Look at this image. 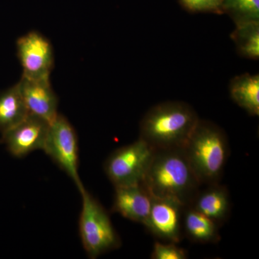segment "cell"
<instances>
[{
	"instance_id": "obj_3",
	"label": "cell",
	"mask_w": 259,
	"mask_h": 259,
	"mask_svg": "<svg viewBox=\"0 0 259 259\" xmlns=\"http://www.w3.org/2000/svg\"><path fill=\"white\" fill-rule=\"evenodd\" d=\"M182 149L201 185L221 182L230 155L228 136L221 127L199 119Z\"/></svg>"
},
{
	"instance_id": "obj_18",
	"label": "cell",
	"mask_w": 259,
	"mask_h": 259,
	"mask_svg": "<svg viewBox=\"0 0 259 259\" xmlns=\"http://www.w3.org/2000/svg\"><path fill=\"white\" fill-rule=\"evenodd\" d=\"M152 259H187L188 258V252L185 248H181L176 243L166 242L161 243L156 241L153 244Z\"/></svg>"
},
{
	"instance_id": "obj_11",
	"label": "cell",
	"mask_w": 259,
	"mask_h": 259,
	"mask_svg": "<svg viewBox=\"0 0 259 259\" xmlns=\"http://www.w3.org/2000/svg\"><path fill=\"white\" fill-rule=\"evenodd\" d=\"M151 206V194L142 184L115 187L112 212L144 226Z\"/></svg>"
},
{
	"instance_id": "obj_16",
	"label": "cell",
	"mask_w": 259,
	"mask_h": 259,
	"mask_svg": "<svg viewBox=\"0 0 259 259\" xmlns=\"http://www.w3.org/2000/svg\"><path fill=\"white\" fill-rule=\"evenodd\" d=\"M231 37L238 54L245 59H259V22L236 25Z\"/></svg>"
},
{
	"instance_id": "obj_1",
	"label": "cell",
	"mask_w": 259,
	"mask_h": 259,
	"mask_svg": "<svg viewBox=\"0 0 259 259\" xmlns=\"http://www.w3.org/2000/svg\"><path fill=\"white\" fill-rule=\"evenodd\" d=\"M142 185L151 197L190 205L201 185L182 148L155 150Z\"/></svg>"
},
{
	"instance_id": "obj_10",
	"label": "cell",
	"mask_w": 259,
	"mask_h": 259,
	"mask_svg": "<svg viewBox=\"0 0 259 259\" xmlns=\"http://www.w3.org/2000/svg\"><path fill=\"white\" fill-rule=\"evenodd\" d=\"M18 84L29 114L49 123L53 122L59 115V100L51 87L50 79H32L22 76Z\"/></svg>"
},
{
	"instance_id": "obj_17",
	"label": "cell",
	"mask_w": 259,
	"mask_h": 259,
	"mask_svg": "<svg viewBox=\"0 0 259 259\" xmlns=\"http://www.w3.org/2000/svg\"><path fill=\"white\" fill-rule=\"evenodd\" d=\"M222 10L236 25L259 22V0H223Z\"/></svg>"
},
{
	"instance_id": "obj_9",
	"label": "cell",
	"mask_w": 259,
	"mask_h": 259,
	"mask_svg": "<svg viewBox=\"0 0 259 259\" xmlns=\"http://www.w3.org/2000/svg\"><path fill=\"white\" fill-rule=\"evenodd\" d=\"M50 123L29 114L13 128L2 134V143L12 156L23 158L36 150H44Z\"/></svg>"
},
{
	"instance_id": "obj_8",
	"label": "cell",
	"mask_w": 259,
	"mask_h": 259,
	"mask_svg": "<svg viewBox=\"0 0 259 259\" xmlns=\"http://www.w3.org/2000/svg\"><path fill=\"white\" fill-rule=\"evenodd\" d=\"M185 207L174 199L151 197V209L144 226L161 241L180 243L184 238L182 221Z\"/></svg>"
},
{
	"instance_id": "obj_2",
	"label": "cell",
	"mask_w": 259,
	"mask_h": 259,
	"mask_svg": "<svg viewBox=\"0 0 259 259\" xmlns=\"http://www.w3.org/2000/svg\"><path fill=\"white\" fill-rule=\"evenodd\" d=\"M199 120L197 112L182 101L151 107L140 122V139L155 150L182 148Z\"/></svg>"
},
{
	"instance_id": "obj_5",
	"label": "cell",
	"mask_w": 259,
	"mask_h": 259,
	"mask_svg": "<svg viewBox=\"0 0 259 259\" xmlns=\"http://www.w3.org/2000/svg\"><path fill=\"white\" fill-rule=\"evenodd\" d=\"M155 149L140 139L115 150L104 163V170L114 187L142 184Z\"/></svg>"
},
{
	"instance_id": "obj_15",
	"label": "cell",
	"mask_w": 259,
	"mask_h": 259,
	"mask_svg": "<svg viewBox=\"0 0 259 259\" xmlns=\"http://www.w3.org/2000/svg\"><path fill=\"white\" fill-rule=\"evenodd\" d=\"M29 115L18 83L0 93V133L13 128Z\"/></svg>"
},
{
	"instance_id": "obj_7",
	"label": "cell",
	"mask_w": 259,
	"mask_h": 259,
	"mask_svg": "<svg viewBox=\"0 0 259 259\" xmlns=\"http://www.w3.org/2000/svg\"><path fill=\"white\" fill-rule=\"evenodd\" d=\"M17 54L24 77L50 79L54 67V49L49 39L40 32H29L17 40Z\"/></svg>"
},
{
	"instance_id": "obj_6",
	"label": "cell",
	"mask_w": 259,
	"mask_h": 259,
	"mask_svg": "<svg viewBox=\"0 0 259 259\" xmlns=\"http://www.w3.org/2000/svg\"><path fill=\"white\" fill-rule=\"evenodd\" d=\"M48 156L74 182L81 192L84 190L79 175V146L76 131L61 115L49 125L44 150Z\"/></svg>"
},
{
	"instance_id": "obj_14",
	"label": "cell",
	"mask_w": 259,
	"mask_h": 259,
	"mask_svg": "<svg viewBox=\"0 0 259 259\" xmlns=\"http://www.w3.org/2000/svg\"><path fill=\"white\" fill-rule=\"evenodd\" d=\"M233 101L248 115H259V75L243 74L235 76L229 83Z\"/></svg>"
},
{
	"instance_id": "obj_4",
	"label": "cell",
	"mask_w": 259,
	"mask_h": 259,
	"mask_svg": "<svg viewBox=\"0 0 259 259\" xmlns=\"http://www.w3.org/2000/svg\"><path fill=\"white\" fill-rule=\"evenodd\" d=\"M82 207L79 221V236L89 258L117 249L122 245L108 213L86 189L80 192Z\"/></svg>"
},
{
	"instance_id": "obj_19",
	"label": "cell",
	"mask_w": 259,
	"mask_h": 259,
	"mask_svg": "<svg viewBox=\"0 0 259 259\" xmlns=\"http://www.w3.org/2000/svg\"><path fill=\"white\" fill-rule=\"evenodd\" d=\"M181 5L190 13L223 14V0H180Z\"/></svg>"
},
{
	"instance_id": "obj_13",
	"label": "cell",
	"mask_w": 259,
	"mask_h": 259,
	"mask_svg": "<svg viewBox=\"0 0 259 259\" xmlns=\"http://www.w3.org/2000/svg\"><path fill=\"white\" fill-rule=\"evenodd\" d=\"M221 227L197 212L190 205L185 206L182 221L183 236L196 243H217L221 241Z\"/></svg>"
},
{
	"instance_id": "obj_12",
	"label": "cell",
	"mask_w": 259,
	"mask_h": 259,
	"mask_svg": "<svg viewBox=\"0 0 259 259\" xmlns=\"http://www.w3.org/2000/svg\"><path fill=\"white\" fill-rule=\"evenodd\" d=\"M206 186L204 190H199L190 205L221 227L231 214L229 191L221 182Z\"/></svg>"
}]
</instances>
